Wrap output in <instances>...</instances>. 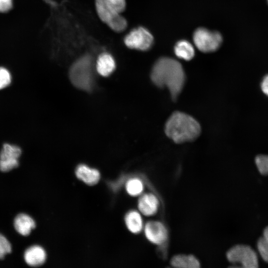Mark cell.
<instances>
[{"label":"cell","mask_w":268,"mask_h":268,"mask_svg":"<svg viewBox=\"0 0 268 268\" xmlns=\"http://www.w3.org/2000/svg\"><path fill=\"white\" fill-rule=\"evenodd\" d=\"M150 78L158 88L167 87L172 100L176 101L183 88L186 76L179 62L172 58L163 57L154 64Z\"/></svg>","instance_id":"6da1fadb"},{"label":"cell","mask_w":268,"mask_h":268,"mask_svg":"<svg viewBox=\"0 0 268 268\" xmlns=\"http://www.w3.org/2000/svg\"><path fill=\"white\" fill-rule=\"evenodd\" d=\"M166 135L176 143L196 139L201 132L199 123L192 116L180 111L173 112L164 127Z\"/></svg>","instance_id":"7a4b0ae2"},{"label":"cell","mask_w":268,"mask_h":268,"mask_svg":"<svg viewBox=\"0 0 268 268\" xmlns=\"http://www.w3.org/2000/svg\"><path fill=\"white\" fill-rule=\"evenodd\" d=\"M69 75L76 88L91 91L94 85L92 59L85 55L77 59L71 66Z\"/></svg>","instance_id":"3957f363"},{"label":"cell","mask_w":268,"mask_h":268,"mask_svg":"<svg viewBox=\"0 0 268 268\" xmlns=\"http://www.w3.org/2000/svg\"><path fill=\"white\" fill-rule=\"evenodd\" d=\"M95 7L100 19L111 29L117 32L125 30L127 26L126 19L104 0H95Z\"/></svg>","instance_id":"277c9868"},{"label":"cell","mask_w":268,"mask_h":268,"mask_svg":"<svg viewBox=\"0 0 268 268\" xmlns=\"http://www.w3.org/2000/svg\"><path fill=\"white\" fill-rule=\"evenodd\" d=\"M228 260L232 263H239L244 268H257L259 267L258 256L249 246L239 244L231 248L227 252Z\"/></svg>","instance_id":"5b68a950"},{"label":"cell","mask_w":268,"mask_h":268,"mask_svg":"<svg viewBox=\"0 0 268 268\" xmlns=\"http://www.w3.org/2000/svg\"><path fill=\"white\" fill-rule=\"evenodd\" d=\"M193 40L197 48L204 53L216 50L220 46L222 38L219 33L210 31L204 28L197 29L193 36Z\"/></svg>","instance_id":"8992f818"},{"label":"cell","mask_w":268,"mask_h":268,"mask_svg":"<svg viewBox=\"0 0 268 268\" xmlns=\"http://www.w3.org/2000/svg\"><path fill=\"white\" fill-rule=\"evenodd\" d=\"M124 41L130 49L146 51L151 47L153 37L146 29L139 27L130 31L125 36Z\"/></svg>","instance_id":"52a82bcc"},{"label":"cell","mask_w":268,"mask_h":268,"mask_svg":"<svg viewBox=\"0 0 268 268\" xmlns=\"http://www.w3.org/2000/svg\"><path fill=\"white\" fill-rule=\"evenodd\" d=\"M22 150L16 145L4 143L0 151V171L6 172L17 168Z\"/></svg>","instance_id":"ba28073f"},{"label":"cell","mask_w":268,"mask_h":268,"mask_svg":"<svg viewBox=\"0 0 268 268\" xmlns=\"http://www.w3.org/2000/svg\"><path fill=\"white\" fill-rule=\"evenodd\" d=\"M143 229L146 239L154 244H162L167 239L166 228L159 221H149L145 224Z\"/></svg>","instance_id":"9c48e42d"},{"label":"cell","mask_w":268,"mask_h":268,"mask_svg":"<svg viewBox=\"0 0 268 268\" xmlns=\"http://www.w3.org/2000/svg\"><path fill=\"white\" fill-rule=\"evenodd\" d=\"M158 206V200L154 194L145 193L140 195L137 207L140 213L145 216L153 215L157 212Z\"/></svg>","instance_id":"30bf717a"},{"label":"cell","mask_w":268,"mask_h":268,"mask_svg":"<svg viewBox=\"0 0 268 268\" xmlns=\"http://www.w3.org/2000/svg\"><path fill=\"white\" fill-rule=\"evenodd\" d=\"M24 259L25 263L29 266L37 267L44 264L47 259V254L43 247L35 245L28 247L25 251Z\"/></svg>","instance_id":"8fae6325"},{"label":"cell","mask_w":268,"mask_h":268,"mask_svg":"<svg viewBox=\"0 0 268 268\" xmlns=\"http://www.w3.org/2000/svg\"><path fill=\"white\" fill-rule=\"evenodd\" d=\"M75 175L79 180L89 186L96 185L100 179V174L98 170L85 164H80L76 167Z\"/></svg>","instance_id":"7c38bea8"},{"label":"cell","mask_w":268,"mask_h":268,"mask_svg":"<svg viewBox=\"0 0 268 268\" xmlns=\"http://www.w3.org/2000/svg\"><path fill=\"white\" fill-rule=\"evenodd\" d=\"M13 225L16 231L24 236H28L36 227L34 220L24 213H19L15 216Z\"/></svg>","instance_id":"4fadbf2b"},{"label":"cell","mask_w":268,"mask_h":268,"mask_svg":"<svg viewBox=\"0 0 268 268\" xmlns=\"http://www.w3.org/2000/svg\"><path fill=\"white\" fill-rule=\"evenodd\" d=\"M115 67V61L110 54L103 53L98 56L96 61V69L99 74L103 76H107L113 72Z\"/></svg>","instance_id":"5bb4252c"},{"label":"cell","mask_w":268,"mask_h":268,"mask_svg":"<svg viewBox=\"0 0 268 268\" xmlns=\"http://www.w3.org/2000/svg\"><path fill=\"white\" fill-rule=\"evenodd\" d=\"M125 223L127 229L132 233L138 234L143 229L144 225L140 212L132 210L125 216Z\"/></svg>","instance_id":"9a60e30c"},{"label":"cell","mask_w":268,"mask_h":268,"mask_svg":"<svg viewBox=\"0 0 268 268\" xmlns=\"http://www.w3.org/2000/svg\"><path fill=\"white\" fill-rule=\"evenodd\" d=\"M171 265L179 268H198L200 267L199 260L192 255H176L172 258Z\"/></svg>","instance_id":"2e32d148"},{"label":"cell","mask_w":268,"mask_h":268,"mask_svg":"<svg viewBox=\"0 0 268 268\" xmlns=\"http://www.w3.org/2000/svg\"><path fill=\"white\" fill-rule=\"evenodd\" d=\"M174 51L178 58L186 61L191 60L195 55V50L193 45L186 40L178 42L175 46Z\"/></svg>","instance_id":"e0dca14e"},{"label":"cell","mask_w":268,"mask_h":268,"mask_svg":"<svg viewBox=\"0 0 268 268\" xmlns=\"http://www.w3.org/2000/svg\"><path fill=\"white\" fill-rule=\"evenodd\" d=\"M127 193L132 197L141 195L144 190L142 181L138 178H132L129 179L125 185Z\"/></svg>","instance_id":"ac0fdd59"},{"label":"cell","mask_w":268,"mask_h":268,"mask_svg":"<svg viewBox=\"0 0 268 268\" xmlns=\"http://www.w3.org/2000/svg\"><path fill=\"white\" fill-rule=\"evenodd\" d=\"M11 82V75L9 70L0 67V90L7 87Z\"/></svg>","instance_id":"d6986e66"},{"label":"cell","mask_w":268,"mask_h":268,"mask_svg":"<svg viewBox=\"0 0 268 268\" xmlns=\"http://www.w3.org/2000/svg\"><path fill=\"white\" fill-rule=\"evenodd\" d=\"M257 247L259 253L263 261L268 263V244L263 237H260L258 240Z\"/></svg>","instance_id":"ffe728a7"},{"label":"cell","mask_w":268,"mask_h":268,"mask_svg":"<svg viewBox=\"0 0 268 268\" xmlns=\"http://www.w3.org/2000/svg\"><path fill=\"white\" fill-rule=\"evenodd\" d=\"M12 247L7 238L0 233V260L3 259L5 256L11 253Z\"/></svg>","instance_id":"44dd1931"},{"label":"cell","mask_w":268,"mask_h":268,"mask_svg":"<svg viewBox=\"0 0 268 268\" xmlns=\"http://www.w3.org/2000/svg\"><path fill=\"white\" fill-rule=\"evenodd\" d=\"M108 4L119 13L123 12L126 7L125 0H104Z\"/></svg>","instance_id":"7402d4cb"},{"label":"cell","mask_w":268,"mask_h":268,"mask_svg":"<svg viewBox=\"0 0 268 268\" xmlns=\"http://www.w3.org/2000/svg\"><path fill=\"white\" fill-rule=\"evenodd\" d=\"M12 6V0H0V12L9 11Z\"/></svg>","instance_id":"603a6c76"},{"label":"cell","mask_w":268,"mask_h":268,"mask_svg":"<svg viewBox=\"0 0 268 268\" xmlns=\"http://www.w3.org/2000/svg\"><path fill=\"white\" fill-rule=\"evenodd\" d=\"M261 88L262 92L268 97V74L263 77L261 83Z\"/></svg>","instance_id":"cb8c5ba5"},{"label":"cell","mask_w":268,"mask_h":268,"mask_svg":"<svg viewBox=\"0 0 268 268\" xmlns=\"http://www.w3.org/2000/svg\"><path fill=\"white\" fill-rule=\"evenodd\" d=\"M262 237L268 244V226L264 229Z\"/></svg>","instance_id":"d4e9b609"},{"label":"cell","mask_w":268,"mask_h":268,"mask_svg":"<svg viewBox=\"0 0 268 268\" xmlns=\"http://www.w3.org/2000/svg\"><path fill=\"white\" fill-rule=\"evenodd\" d=\"M267 1H268V0H267Z\"/></svg>","instance_id":"484cf974"}]
</instances>
